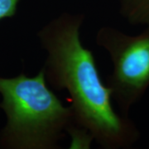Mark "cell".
<instances>
[{"label":"cell","instance_id":"obj_2","mask_svg":"<svg viewBox=\"0 0 149 149\" xmlns=\"http://www.w3.org/2000/svg\"><path fill=\"white\" fill-rule=\"evenodd\" d=\"M0 149H58L74 128L71 107L50 89L42 69L32 77L0 76Z\"/></svg>","mask_w":149,"mask_h":149},{"label":"cell","instance_id":"obj_4","mask_svg":"<svg viewBox=\"0 0 149 149\" xmlns=\"http://www.w3.org/2000/svg\"><path fill=\"white\" fill-rule=\"evenodd\" d=\"M119 13L128 23L149 27V0H119Z\"/></svg>","mask_w":149,"mask_h":149},{"label":"cell","instance_id":"obj_1","mask_svg":"<svg viewBox=\"0 0 149 149\" xmlns=\"http://www.w3.org/2000/svg\"><path fill=\"white\" fill-rule=\"evenodd\" d=\"M84 22L83 13L64 12L38 31L47 52L42 69L49 86L69 94L72 136L86 138L104 149L128 148L139 140V129L114 109L111 90L102 80L93 52L81 42Z\"/></svg>","mask_w":149,"mask_h":149},{"label":"cell","instance_id":"obj_5","mask_svg":"<svg viewBox=\"0 0 149 149\" xmlns=\"http://www.w3.org/2000/svg\"><path fill=\"white\" fill-rule=\"evenodd\" d=\"M20 0H0V21L15 16Z\"/></svg>","mask_w":149,"mask_h":149},{"label":"cell","instance_id":"obj_3","mask_svg":"<svg viewBox=\"0 0 149 149\" xmlns=\"http://www.w3.org/2000/svg\"><path fill=\"white\" fill-rule=\"evenodd\" d=\"M95 42L106 51L113 63L106 84L113 101L128 116L149 88V27L138 35H128L104 26L96 33Z\"/></svg>","mask_w":149,"mask_h":149}]
</instances>
